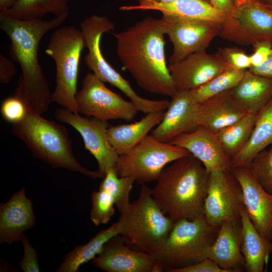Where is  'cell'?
Here are the masks:
<instances>
[{"instance_id":"e575fe53","label":"cell","mask_w":272,"mask_h":272,"mask_svg":"<svg viewBox=\"0 0 272 272\" xmlns=\"http://www.w3.org/2000/svg\"><path fill=\"white\" fill-rule=\"evenodd\" d=\"M1 112L3 117L12 124L24 119L28 113L24 102L15 96L7 98L3 101Z\"/></svg>"},{"instance_id":"836d02e7","label":"cell","mask_w":272,"mask_h":272,"mask_svg":"<svg viewBox=\"0 0 272 272\" xmlns=\"http://www.w3.org/2000/svg\"><path fill=\"white\" fill-rule=\"evenodd\" d=\"M92 207L90 218L96 226L109 222L115 213V200L105 190L99 189L91 194Z\"/></svg>"},{"instance_id":"f6af8a7d","label":"cell","mask_w":272,"mask_h":272,"mask_svg":"<svg viewBox=\"0 0 272 272\" xmlns=\"http://www.w3.org/2000/svg\"><path fill=\"white\" fill-rule=\"evenodd\" d=\"M252 1L253 0H234L235 6H239L242 5Z\"/></svg>"},{"instance_id":"7402d4cb","label":"cell","mask_w":272,"mask_h":272,"mask_svg":"<svg viewBox=\"0 0 272 272\" xmlns=\"http://www.w3.org/2000/svg\"><path fill=\"white\" fill-rule=\"evenodd\" d=\"M121 11L154 10L177 17L208 21L221 25L227 16L206 0H176L167 3L140 1L137 5L123 6Z\"/></svg>"},{"instance_id":"b9f144b4","label":"cell","mask_w":272,"mask_h":272,"mask_svg":"<svg viewBox=\"0 0 272 272\" xmlns=\"http://www.w3.org/2000/svg\"><path fill=\"white\" fill-rule=\"evenodd\" d=\"M209 1L215 9L227 15H229L235 7L234 0H209Z\"/></svg>"},{"instance_id":"1f68e13d","label":"cell","mask_w":272,"mask_h":272,"mask_svg":"<svg viewBox=\"0 0 272 272\" xmlns=\"http://www.w3.org/2000/svg\"><path fill=\"white\" fill-rule=\"evenodd\" d=\"M134 180L128 177H119L116 169H111L103 177L99 189L110 194L115 200L118 212L124 209L130 202L129 194Z\"/></svg>"},{"instance_id":"7a4b0ae2","label":"cell","mask_w":272,"mask_h":272,"mask_svg":"<svg viewBox=\"0 0 272 272\" xmlns=\"http://www.w3.org/2000/svg\"><path fill=\"white\" fill-rule=\"evenodd\" d=\"M160 19L149 16L113 33L122 67L138 85L151 93L171 98L177 93L167 64Z\"/></svg>"},{"instance_id":"d6986e66","label":"cell","mask_w":272,"mask_h":272,"mask_svg":"<svg viewBox=\"0 0 272 272\" xmlns=\"http://www.w3.org/2000/svg\"><path fill=\"white\" fill-rule=\"evenodd\" d=\"M170 101L164 117L151 130V134L160 141L170 143L177 136L190 131L198 125L199 104L188 91H177Z\"/></svg>"},{"instance_id":"f1b7e54d","label":"cell","mask_w":272,"mask_h":272,"mask_svg":"<svg viewBox=\"0 0 272 272\" xmlns=\"http://www.w3.org/2000/svg\"><path fill=\"white\" fill-rule=\"evenodd\" d=\"M70 0H17L11 9L0 16L20 20L41 19L46 14L54 16L69 14Z\"/></svg>"},{"instance_id":"8d00e7d4","label":"cell","mask_w":272,"mask_h":272,"mask_svg":"<svg viewBox=\"0 0 272 272\" xmlns=\"http://www.w3.org/2000/svg\"><path fill=\"white\" fill-rule=\"evenodd\" d=\"M21 241L23 245L24 255L18 264L19 267L25 272H39L40 269L35 248L30 243L28 236L24 234Z\"/></svg>"},{"instance_id":"bcb514c9","label":"cell","mask_w":272,"mask_h":272,"mask_svg":"<svg viewBox=\"0 0 272 272\" xmlns=\"http://www.w3.org/2000/svg\"><path fill=\"white\" fill-rule=\"evenodd\" d=\"M262 3L272 6V0H256Z\"/></svg>"},{"instance_id":"f35d334b","label":"cell","mask_w":272,"mask_h":272,"mask_svg":"<svg viewBox=\"0 0 272 272\" xmlns=\"http://www.w3.org/2000/svg\"><path fill=\"white\" fill-rule=\"evenodd\" d=\"M175 272H227L212 259L206 258L190 266L180 268Z\"/></svg>"},{"instance_id":"f546056e","label":"cell","mask_w":272,"mask_h":272,"mask_svg":"<svg viewBox=\"0 0 272 272\" xmlns=\"http://www.w3.org/2000/svg\"><path fill=\"white\" fill-rule=\"evenodd\" d=\"M257 115V114H247L216 133L225 152L231 160L248 141Z\"/></svg>"},{"instance_id":"2e32d148","label":"cell","mask_w":272,"mask_h":272,"mask_svg":"<svg viewBox=\"0 0 272 272\" xmlns=\"http://www.w3.org/2000/svg\"><path fill=\"white\" fill-rule=\"evenodd\" d=\"M92 263L107 272H157V262L151 254L132 248L118 235L105 244Z\"/></svg>"},{"instance_id":"6da1fadb","label":"cell","mask_w":272,"mask_h":272,"mask_svg":"<svg viewBox=\"0 0 272 272\" xmlns=\"http://www.w3.org/2000/svg\"><path fill=\"white\" fill-rule=\"evenodd\" d=\"M68 15L55 16L48 20L0 16V28L11 41V56L21 69L14 96L24 102L29 112L42 115L52 102L48 83L39 61V46L45 34L58 28Z\"/></svg>"},{"instance_id":"74e56055","label":"cell","mask_w":272,"mask_h":272,"mask_svg":"<svg viewBox=\"0 0 272 272\" xmlns=\"http://www.w3.org/2000/svg\"><path fill=\"white\" fill-rule=\"evenodd\" d=\"M252 46L253 53L250 55L251 67L259 66L272 54V41H262Z\"/></svg>"},{"instance_id":"ee69618b","label":"cell","mask_w":272,"mask_h":272,"mask_svg":"<svg viewBox=\"0 0 272 272\" xmlns=\"http://www.w3.org/2000/svg\"><path fill=\"white\" fill-rule=\"evenodd\" d=\"M149 1V2H152L154 3H170L174 1H175L176 0H139V1ZM207 1H209V0H206Z\"/></svg>"},{"instance_id":"e0dca14e","label":"cell","mask_w":272,"mask_h":272,"mask_svg":"<svg viewBox=\"0 0 272 272\" xmlns=\"http://www.w3.org/2000/svg\"><path fill=\"white\" fill-rule=\"evenodd\" d=\"M232 170L242 189L243 204L255 228L268 240L272 241V194L266 192L247 168Z\"/></svg>"},{"instance_id":"30bf717a","label":"cell","mask_w":272,"mask_h":272,"mask_svg":"<svg viewBox=\"0 0 272 272\" xmlns=\"http://www.w3.org/2000/svg\"><path fill=\"white\" fill-rule=\"evenodd\" d=\"M219 35L240 45L272 41V6L253 0L235 6L221 25Z\"/></svg>"},{"instance_id":"ac0fdd59","label":"cell","mask_w":272,"mask_h":272,"mask_svg":"<svg viewBox=\"0 0 272 272\" xmlns=\"http://www.w3.org/2000/svg\"><path fill=\"white\" fill-rule=\"evenodd\" d=\"M170 143L187 150L209 173L232 168L231 159L225 152L216 133L203 126L198 125Z\"/></svg>"},{"instance_id":"44dd1931","label":"cell","mask_w":272,"mask_h":272,"mask_svg":"<svg viewBox=\"0 0 272 272\" xmlns=\"http://www.w3.org/2000/svg\"><path fill=\"white\" fill-rule=\"evenodd\" d=\"M242 236L241 222L224 221L207 251V258L215 261L227 272L245 271V261L241 250Z\"/></svg>"},{"instance_id":"d590c367","label":"cell","mask_w":272,"mask_h":272,"mask_svg":"<svg viewBox=\"0 0 272 272\" xmlns=\"http://www.w3.org/2000/svg\"><path fill=\"white\" fill-rule=\"evenodd\" d=\"M230 68L245 71L251 66L250 56L238 47H220L218 51Z\"/></svg>"},{"instance_id":"7c38bea8","label":"cell","mask_w":272,"mask_h":272,"mask_svg":"<svg viewBox=\"0 0 272 272\" xmlns=\"http://www.w3.org/2000/svg\"><path fill=\"white\" fill-rule=\"evenodd\" d=\"M243 205L242 187L232 168L210 173L203 216L210 225L220 226L224 221L241 222Z\"/></svg>"},{"instance_id":"60d3db41","label":"cell","mask_w":272,"mask_h":272,"mask_svg":"<svg viewBox=\"0 0 272 272\" xmlns=\"http://www.w3.org/2000/svg\"><path fill=\"white\" fill-rule=\"evenodd\" d=\"M248 70L255 74L272 79V54L259 66L251 67Z\"/></svg>"},{"instance_id":"4dcf8cb0","label":"cell","mask_w":272,"mask_h":272,"mask_svg":"<svg viewBox=\"0 0 272 272\" xmlns=\"http://www.w3.org/2000/svg\"><path fill=\"white\" fill-rule=\"evenodd\" d=\"M244 72L229 67L205 84L188 92L194 101L201 103L232 89L239 83Z\"/></svg>"},{"instance_id":"4fadbf2b","label":"cell","mask_w":272,"mask_h":272,"mask_svg":"<svg viewBox=\"0 0 272 272\" xmlns=\"http://www.w3.org/2000/svg\"><path fill=\"white\" fill-rule=\"evenodd\" d=\"M165 34L173 46L169 64L176 63L190 54L206 51L219 35L221 25L200 20L163 15L160 19Z\"/></svg>"},{"instance_id":"5bb4252c","label":"cell","mask_w":272,"mask_h":272,"mask_svg":"<svg viewBox=\"0 0 272 272\" xmlns=\"http://www.w3.org/2000/svg\"><path fill=\"white\" fill-rule=\"evenodd\" d=\"M54 117L58 121L72 126L81 134L85 148L96 159L98 171L103 178L108 170L116 169L119 155L108 140L107 121L82 117L63 107L55 110Z\"/></svg>"},{"instance_id":"277c9868","label":"cell","mask_w":272,"mask_h":272,"mask_svg":"<svg viewBox=\"0 0 272 272\" xmlns=\"http://www.w3.org/2000/svg\"><path fill=\"white\" fill-rule=\"evenodd\" d=\"M12 131L35 157L52 167L63 168L92 178H103L98 170L86 169L76 158L64 126L28 112L24 119L13 124Z\"/></svg>"},{"instance_id":"ba28073f","label":"cell","mask_w":272,"mask_h":272,"mask_svg":"<svg viewBox=\"0 0 272 272\" xmlns=\"http://www.w3.org/2000/svg\"><path fill=\"white\" fill-rule=\"evenodd\" d=\"M115 24L107 17L92 15L85 18L80 23L85 47L88 50L84 57L87 67L100 80L107 82L120 90L127 97L139 111L148 114L165 110L166 100H154L143 98L132 89L129 82L123 78L105 59L101 49L102 34L114 30Z\"/></svg>"},{"instance_id":"603a6c76","label":"cell","mask_w":272,"mask_h":272,"mask_svg":"<svg viewBox=\"0 0 272 272\" xmlns=\"http://www.w3.org/2000/svg\"><path fill=\"white\" fill-rule=\"evenodd\" d=\"M229 91L199 104L198 125L216 133L247 114L232 98Z\"/></svg>"},{"instance_id":"d6a6232c","label":"cell","mask_w":272,"mask_h":272,"mask_svg":"<svg viewBox=\"0 0 272 272\" xmlns=\"http://www.w3.org/2000/svg\"><path fill=\"white\" fill-rule=\"evenodd\" d=\"M246 168L263 189L272 194V145L257 153Z\"/></svg>"},{"instance_id":"8fae6325","label":"cell","mask_w":272,"mask_h":272,"mask_svg":"<svg viewBox=\"0 0 272 272\" xmlns=\"http://www.w3.org/2000/svg\"><path fill=\"white\" fill-rule=\"evenodd\" d=\"M75 100L79 113L105 121H130L139 111L130 101L109 89L92 72L84 77Z\"/></svg>"},{"instance_id":"4316f807","label":"cell","mask_w":272,"mask_h":272,"mask_svg":"<svg viewBox=\"0 0 272 272\" xmlns=\"http://www.w3.org/2000/svg\"><path fill=\"white\" fill-rule=\"evenodd\" d=\"M272 145V100L258 113L250 138L231 160V168L247 167L254 156Z\"/></svg>"},{"instance_id":"5b68a950","label":"cell","mask_w":272,"mask_h":272,"mask_svg":"<svg viewBox=\"0 0 272 272\" xmlns=\"http://www.w3.org/2000/svg\"><path fill=\"white\" fill-rule=\"evenodd\" d=\"M119 213V235L128 245L151 254L163 246L175 223L160 208L146 184H142L137 199Z\"/></svg>"},{"instance_id":"d4e9b609","label":"cell","mask_w":272,"mask_h":272,"mask_svg":"<svg viewBox=\"0 0 272 272\" xmlns=\"http://www.w3.org/2000/svg\"><path fill=\"white\" fill-rule=\"evenodd\" d=\"M242 227L241 250L247 272H262L272 252V242L264 237L251 222L243 205L240 212Z\"/></svg>"},{"instance_id":"83f0119b","label":"cell","mask_w":272,"mask_h":272,"mask_svg":"<svg viewBox=\"0 0 272 272\" xmlns=\"http://www.w3.org/2000/svg\"><path fill=\"white\" fill-rule=\"evenodd\" d=\"M120 227L117 221L107 229L101 230L86 244L77 246L63 257V262L56 272H78L80 267L93 260L110 239L119 235Z\"/></svg>"},{"instance_id":"7bdbcfd3","label":"cell","mask_w":272,"mask_h":272,"mask_svg":"<svg viewBox=\"0 0 272 272\" xmlns=\"http://www.w3.org/2000/svg\"><path fill=\"white\" fill-rule=\"evenodd\" d=\"M17 0H0V13L4 12L12 8Z\"/></svg>"},{"instance_id":"3957f363","label":"cell","mask_w":272,"mask_h":272,"mask_svg":"<svg viewBox=\"0 0 272 272\" xmlns=\"http://www.w3.org/2000/svg\"><path fill=\"white\" fill-rule=\"evenodd\" d=\"M210 173L192 155L179 158L162 171L152 194L174 222L203 215Z\"/></svg>"},{"instance_id":"52a82bcc","label":"cell","mask_w":272,"mask_h":272,"mask_svg":"<svg viewBox=\"0 0 272 272\" xmlns=\"http://www.w3.org/2000/svg\"><path fill=\"white\" fill-rule=\"evenodd\" d=\"M84 47L81 30L69 25L56 28L45 50L56 66V86L51 93V101L75 113H79L75 96L80 58Z\"/></svg>"},{"instance_id":"484cf974","label":"cell","mask_w":272,"mask_h":272,"mask_svg":"<svg viewBox=\"0 0 272 272\" xmlns=\"http://www.w3.org/2000/svg\"><path fill=\"white\" fill-rule=\"evenodd\" d=\"M165 111L150 112L138 121L109 126L108 140L116 152L125 154L140 142L163 119Z\"/></svg>"},{"instance_id":"9c48e42d","label":"cell","mask_w":272,"mask_h":272,"mask_svg":"<svg viewBox=\"0 0 272 272\" xmlns=\"http://www.w3.org/2000/svg\"><path fill=\"white\" fill-rule=\"evenodd\" d=\"M191 155L182 147L147 135L128 152L119 155L116 170L119 177H130L144 184L157 180L168 164Z\"/></svg>"},{"instance_id":"cb8c5ba5","label":"cell","mask_w":272,"mask_h":272,"mask_svg":"<svg viewBox=\"0 0 272 272\" xmlns=\"http://www.w3.org/2000/svg\"><path fill=\"white\" fill-rule=\"evenodd\" d=\"M229 92L247 114H257L272 100V79L247 70L239 83Z\"/></svg>"},{"instance_id":"8992f818","label":"cell","mask_w":272,"mask_h":272,"mask_svg":"<svg viewBox=\"0 0 272 272\" xmlns=\"http://www.w3.org/2000/svg\"><path fill=\"white\" fill-rule=\"evenodd\" d=\"M220 227L210 225L203 215L175 222L163 246L152 254L157 262V272H175L207 258Z\"/></svg>"},{"instance_id":"ffe728a7","label":"cell","mask_w":272,"mask_h":272,"mask_svg":"<svg viewBox=\"0 0 272 272\" xmlns=\"http://www.w3.org/2000/svg\"><path fill=\"white\" fill-rule=\"evenodd\" d=\"M35 220L32 200L25 188L15 192L0 206V243L21 241L23 232L34 226Z\"/></svg>"},{"instance_id":"ab89813d","label":"cell","mask_w":272,"mask_h":272,"mask_svg":"<svg viewBox=\"0 0 272 272\" xmlns=\"http://www.w3.org/2000/svg\"><path fill=\"white\" fill-rule=\"evenodd\" d=\"M17 70L14 63L3 54H0V83H9L15 75Z\"/></svg>"},{"instance_id":"9a60e30c","label":"cell","mask_w":272,"mask_h":272,"mask_svg":"<svg viewBox=\"0 0 272 272\" xmlns=\"http://www.w3.org/2000/svg\"><path fill=\"white\" fill-rule=\"evenodd\" d=\"M229 68L218 51L190 54L180 61L168 64L169 71L177 91L196 89Z\"/></svg>"}]
</instances>
